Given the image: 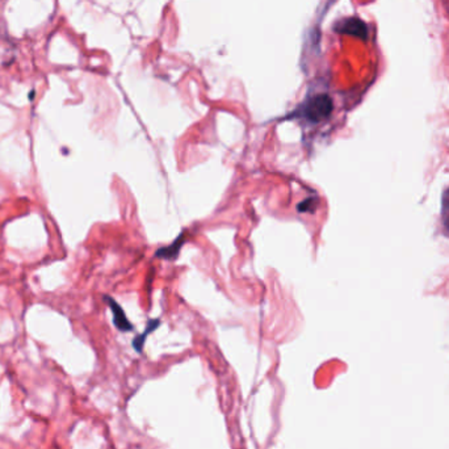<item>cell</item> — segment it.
<instances>
[{"label":"cell","instance_id":"6da1fadb","mask_svg":"<svg viewBox=\"0 0 449 449\" xmlns=\"http://www.w3.org/2000/svg\"><path fill=\"white\" fill-rule=\"evenodd\" d=\"M333 109H334L333 99L326 94H319L306 99L303 104L297 108L293 116L303 118L306 123H319L326 120L327 117H330Z\"/></svg>","mask_w":449,"mask_h":449},{"label":"cell","instance_id":"7a4b0ae2","mask_svg":"<svg viewBox=\"0 0 449 449\" xmlns=\"http://www.w3.org/2000/svg\"><path fill=\"white\" fill-rule=\"evenodd\" d=\"M335 32L350 34L353 37H358L363 41H365L368 39L367 24L358 17H350V19L340 20L338 24L335 25Z\"/></svg>","mask_w":449,"mask_h":449},{"label":"cell","instance_id":"3957f363","mask_svg":"<svg viewBox=\"0 0 449 449\" xmlns=\"http://www.w3.org/2000/svg\"><path fill=\"white\" fill-rule=\"evenodd\" d=\"M106 301L111 305L112 311H113V322H115L116 327H117L120 331H123V333L131 331V330H133V325H131V322L126 318V316H125V313H123V309H121V306H120L118 303H115L112 298H106Z\"/></svg>","mask_w":449,"mask_h":449},{"label":"cell","instance_id":"277c9868","mask_svg":"<svg viewBox=\"0 0 449 449\" xmlns=\"http://www.w3.org/2000/svg\"><path fill=\"white\" fill-rule=\"evenodd\" d=\"M183 238H184V236H183V234H180V237L176 238V241L173 242V245L158 250L156 253V258L168 259V261L176 259V258H178V255H179L180 248H181V246H183V242H181V241H183Z\"/></svg>","mask_w":449,"mask_h":449},{"label":"cell","instance_id":"5b68a950","mask_svg":"<svg viewBox=\"0 0 449 449\" xmlns=\"http://www.w3.org/2000/svg\"><path fill=\"white\" fill-rule=\"evenodd\" d=\"M159 321L158 319H151V321H148V323H147L146 331L143 333L142 335H139L137 336L136 339H134V348L137 350V352H142V348H143V343H145V339H146L147 335L150 334V333H153L154 330H156V327L159 326Z\"/></svg>","mask_w":449,"mask_h":449},{"label":"cell","instance_id":"8992f818","mask_svg":"<svg viewBox=\"0 0 449 449\" xmlns=\"http://www.w3.org/2000/svg\"><path fill=\"white\" fill-rule=\"evenodd\" d=\"M317 208V198L316 197H309L305 198L300 204L297 205V211L300 213H313Z\"/></svg>","mask_w":449,"mask_h":449},{"label":"cell","instance_id":"52a82bcc","mask_svg":"<svg viewBox=\"0 0 449 449\" xmlns=\"http://www.w3.org/2000/svg\"><path fill=\"white\" fill-rule=\"evenodd\" d=\"M441 217L445 228L449 230V188L443 195V204H441Z\"/></svg>","mask_w":449,"mask_h":449}]
</instances>
